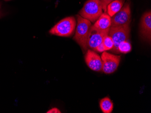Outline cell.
<instances>
[{
  "label": "cell",
  "instance_id": "1",
  "mask_svg": "<svg viewBox=\"0 0 151 113\" xmlns=\"http://www.w3.org/2000/svg\"><path fill=\"white\" fill-rule=\"evenodd\" d=\"M77 24L75 35L73 39L82 48L84 52L87 48V42L91 23L88 19L77 15Z\"/></svg>",
  "mask_w": 151,
  "mask_h": 113
},
{
  "label": "cell",
  "instance_id": "2",
  "mask_svg": "<svg viewBox=\"0 0 151 113\" xmlns=\"http://www.w3.org/2000/svg\"><path fill=\"white\" fill-rule=\"evenodd\" d=\"M103 11L100 0H88L79 12V14L91 22L94 23L103 13Z\"/></svg>",
  "mask_w": 151,
  "mask_h": 113
},
{
  "label": "cell",
  "instance_id": "3",
  "mask_svg": "<svg viewBox=\"0 0 151 113\" xmlns=\"http://www.w3.org/2000/svg\"><path fill=\"white\" fill-rule=\"evenodd\" d=\"M76 24V21L74 17H68L58 23L50 29V33L60 37H70L73 34Z\"/></svg>",
  "mask_w": 151,
  "mask_h": 113
},
{
  "label": "cell",
  "instance_id": "4",
  "mask_svg": "<svg viewBox=\"0 0 151 113\" xmlns=\"http://www.w3.org/2000/svg\"><path fill=\"white\" fill-rule=\"evenodd\" d=\"M129 25L117 27H111L109 28L108 35L112 39L114 47L112 51L115 53H119L118 50L119 45L120 43L124 41H128L129 37Z\"/></svg>",
  "mask_w": 151,
  "mask_h": 113
},
{
  "label": "cell",
  "instance_id": "5",
  "mask_svg": "<svg viewBox=\"0 0 151 113\" xmlns=\"http://www.w3.org/2000/svg\"><path fill=\"white\" fill-rule=\"evenodd\" d=\"M131 17V10L129 4L126 3L118 12L111 18V27L130 25Z\"/></svg>",
  "mask_w": 151,
  "mask_h": 113
},
{
  "label": "cell",
  "instance_id": "6",
  "mask_svg": "<svg viewBox=\"0 0 151 113\" xmlns=\"http://www.w3.org/2000/svg\"><path fill=\"white\" fill-rule=\"evenodd\" d=\"M102 61V71L105 74H111L117 69L120 60V56L104 52L101 55Z\"/></svg>",
  "mask_w": 151,
  "mask_h": 113
},
{
  "label": "cell",
  "instance_id": "7",
  "mask_svg": "<svg viewBox=\"0 0 151 113\" xmlns=\"http://www.w3.org/2000/svg\"><path fill=\"white\" fill-rule=\"evenodd\" d=\"M109 30H99L91 26L87 39V48L95 50L96 48L102 43L104 37L108 34Z\"/></svg>",
  "mask_w": 151,
  "mask_h": 113
},
{
  "label": "cell",
  "instance_id": "8",
  "mask_svg": "<svg viewBox=\"0 0 151 113\" xmlns=\"http://www.w3.org/2000/svg\"><path fill=\"white\" fill-rule=\"evenodd\" d=\"M85 61L87 66L91 70L95 71H101L102 69V61L100 56L97 54L88 50L85 55Z\"/></svg>",
  "mask_w": 151,
  "mask_h": 113
},
{
  "label": "cell",
  "instance_id": "9",
  "mask_svg": "<svg viewBox=\"0 0 151 113\" xmlns=\"http://www.w3.org/2000/svg\"><path fill=\"white\" fill-rule=\"evenodd\" d=\"M140 31L142 35L148 41L151 39V12L150 11L143 14L140 23Z\"/></svg>",
  "mask_w": 151,
  "mask_h": 113
},
{
  "label": "cell",
  "instance_id": "10",
  "mask_svg": "<svg viewBox=\"0 0 151 113\" xmlns=\"http://www.w3.org/2000/svg\"><path fill=\"white\" fill-rule=\"evenodd\" d=\"M111 25V17L106 12L103 13L92 26L99 30H105L109 29Z\"/></svg>",
  "mask_w": 151,
  "mask_h": 113
},
{
  "label": "cell",
  "instance_id": "11",
  "mask_svg": "<svg viewBox=\"0 0 151 113\" xmlns=\"http://www.w3.org/2000/svg\"><path fill=\"white\" fill-rule=\"evenodd\" d=\"M124 2L125 0H115L109 3L107 6V13L112 17L121 10Z\"/></svg>",
  "mask_w": 151,
  "mask_h": 113
},
{
  "label": "cell",
  "instance_id": "12",
  "mask_svg": "<svg viewBox=\"0 0 151 113\" xmlns=\"http://www.w3.org/2000/svg\"><path fill=\"white\" fill-rule=\"evenodd\" d=\"M100 107L104 113H111L113 109V103L108 97H105L101 99L100 102Z\"/></svg>",
  "mask_w": 151,
  "mask_h": 113
},
{
  "label": "cell",
  "instance_id": "13",
  "mask_svg": "<svg viewBox=\"0 0 151 113\" xmlns=\"http://www.w3.org/2000/svg\"><path fill=\"white\" fill-rule=\"evenodd\" d=\"M132 49V46L131 44L128 41H124L121 42L119 45L118 47L119 52L126 53H129L131 51Z\"/></svg>",
  "mask_w": 151,
  "mask_h": 113
},
{
  "label": "cell",
  "instance_id": "14",
  "mask_svg": "<svg viewBox=\"0 0 151 113\" xmlns=\"http://www.w3.org/2000/svg\"><path fill=\"white\" fill-rule=\"evenodd\" d=\"M103 43L105 46L106 50H111L114 47V43L112 39L109 35H106L103 40Z\"/></svg>",
  "mask_w": 151,
  "mask_h": 113
},
{
  "label": "cell",
  "instance_id": "15",
  "mask_svg": "<svg viewBox=\"0 0 151 113\" xmlns=\"http://www.w3.org/2000/svg\"><path fill=\"white\" fill-rule=\"evenodd\" d=\"M114 1L115 0H100L102 6L103 10L105 12H106L107 6L108 5Z\"/></svg>",
  "mask_w": 151,
  "mask_h": 113
},
{
  "label": "cell",
  "instance_id": "16",
  "mask_svg": "<svg viewBox=\"0 0 151 113\" xmlns=\"http://www.w3.org/2000/svg\"><path fill=\"white\" fill-rule=\"evenodd\" d=\"M95 50L100 52H104V51H106V49H105V46H104V44H103V43H101L96 48Z\"/></svg>",
  "mask_w": 151,
  "mask_h": 113
},
{
  "label": "cell",
  "instance_id": "17",
  "mask_svg": "<svg viewBox=\"0 0 151 113\" xmlns=\"http://www.w3.org/2000/svg\"><path fill=\"white\" fill-rule=\"evenodd\" d=\"M47 113H61V111L56 108L52 109L47 112Z\"/></svg>",
  "mask_w": 151,
  "mask_h": 113
},
{
  "label": "cell",
  "instance_id": "18",
  "mask_svg": "<svg viewBox=\"0 0 151 113\" xmlns=\"http://www.w3.org/2000/svg\"><path fill=\"white\" fill-rule=\"evenodd\" d=\"M0 9H1V5H0ZM1 11H0V17H1Z\"/></svg>",
  "mask_w": 151,
  "mask_h": 113
},
{
  "label": "cell",
  "instance_id": "19",
  "mask_svg": "<svg viewBox=\"0 0 151 113\" xmlns=\"http://www.w3.org/2000/svg\"><path fill=\"white\" fill-rule=\"evenodd\" d=\"M6 1H10V0H5Z\"/></svg>",
  "mask_w": 151,
  "mask_h": 113
}]
</instances>
